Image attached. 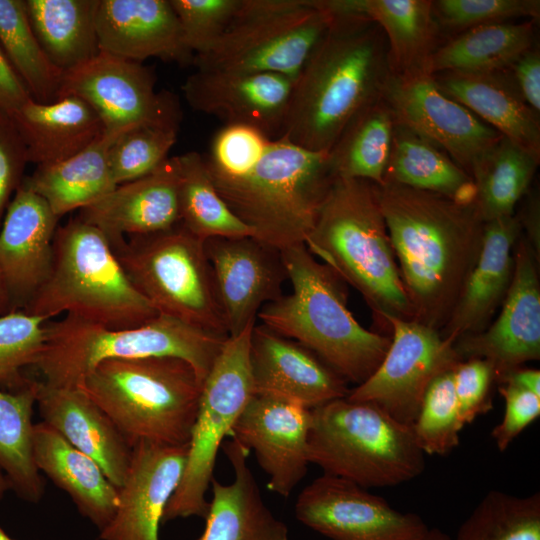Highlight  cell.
<instances>
[{
  "label": "cell",
  "instance_id": "cell-28",
  "mask_svg": "<svg viewBox=\"0 0 540 540\" xmlns=\"http://www.w3.org/2000/svg\"><path fill=\"white\" fill-rule=\"evenodd\" d=\"M223 451L234 479L224 484L213 478L204 531L199 540H289L287 526L266 506L247 462L249 450L235 439Z\"/></svg>",
  "mask_w": 540,
  "mask_h": 540
},
{
  "label": "cell",
  "instance_id": "cell-3",
  "mask_svg": "<svg viewBox=\"0 0 540 540\" xmlns=\"http://www.w3.org/2000/svg\"><path fill=\"white\" fill-rule=\"evenodd\" d=\"M281 255L292 292L261 308V324L315 353L347 382L363 383L382 362L390 335L356 321L347 307L345 282L305 244Z\"/></svg>",
  "mask_w": 540,
  "mask_h": 540
},
{
  "label": "cell",
  "instance_id": "cell-36",
  "mask_svg": "<svg viewBox=\"0 0 540 540\" xmlns=\"http://www.w3.org/2000/svg\"><path fill=\"white\" fill-rule=\"evenodd\" d=\"M98 0H25L33 32L50 62L63 73L99 52Z\"/></svg>",
  "mask_w": 540,
  "mask_h": 540
},
{
  "label": "cell",
  "instance_id": "cell-54",
  "mask_svg": "<svg viewBox=\"0 0 540 540\" xmlns=\"http://www.w3.org/2000/svg\"><path fill=\"white\" fill-rule=\"evenodd\" d=\"M523 210L517 213L522 225V230L527 241L531 244L533 250L539 255V215L540 205L539 196L533 192L528 195Z\"/></svg>",
  "mask_w": 540,
  "mask_h": 540
},
{
  "label": "cell",
  "instance_id": "cell-33",
  "mask_svg": "<svg viewBox=\"0 0 540 540\" xmlns=\"http://www.w3.org/2000/svg\"><path fill=\"white\" fill-rule=\"evenodd\" d=\"M118 136L104 132L73 157L37 166L24 177L22 185L42 197L59 218L93 204L117 186L110 169L109 149Z\"/></svg>",
  "mask_w": 540,
  "mask_h": 540
},
{
  "label": "cell",
  "instance_id": "cell-6",
  "mask_svg": "<svg viewBox=\"0 0 540 540\" xmlns=\"http://www.w3.org/2000/svg\"><path fill=\"white\" fill-rule=\"evenodd\" d=\"M21 311L47 319L65 313L112 329L138 327L159 314L103 232L78 216L58 226L49 277Z\"/></svg>",
  "mask_w": 540,
  "mask_h": 540
},
{
  "label": "cell",
  "instance_id": "cell-23",
  "mask_svg": "<svg viewBox=\"0 0 540 540\" xmlns=\"http://www.w3.org/2000/svg\"><path fill=\"white\" fill-rule=\"evenodd\" d=\"M188 445L140 443L131 463L110 523L101 540H159V526L168 501L182 477Z\"/></svg>",
  "mask_w": 540,
  "mask_h": 540
},
{
  "label": "cell",
  "instance_id": "cell-48",
  "mask_svg": "<svg viewBox=\"0 0 540 540\" xmlns=\"http://www.w3.org/2000/svg\"><path fill=\"white\" fill-rule=\"evenodd\" d=\"M271 139L258 129L241 124H224L214 135L204 157L212 177L233 178L250 170L263 155Z\"/></svg>",
  "mask_w": 540,
  "mask_h": 540
},
{
  "label": "cell",
  "instance_id": "cell-49",
  "mask_svg": "<svg viewBox=\"0 0 540 540\" xmlns=\"http://www.w3.org/2000/svg\"><path fill=\"white\" fill-rule=\"evenodd\" d=\"M452 377L459 419L464 427L492 408L490 388L494 373L489 362L472 358L459 361L452 369Z\"/></svg>",
  "mask_w": 540,
  "mask_h": 540
},
{
  "label": "cell",
  "instance_id": "cell-46",
  "mask_svg": "<svg viewBox=\"0 0 540 540\" xmlns=\"http://www.w3.org/2000/svg\"><path fill=\"white\" fill-rule=\"evenodd\" d=\"M432 7L440 33L453 36L480 25L540 18L539 0H436Z\"/></svg>",
  "mask_w": 540,
  "mask_h": 540
},
{
  "label": "cell",
  "instance_id": "cell-57",
  "mask_svg": "<svg viewBox=\"0 0 540 540\" xmlns=\"http://www.w3.org/2000/svg\"><path fill=\"white\" fill-rule=\"evenodd\" d=\"M416 540H452V538L439 528H429V530Z\"/></svg>",
  "mask_w": 540,
  "mask_h": 540
},
{
  "label": "cell",
  "instance_id": "cell-37",
  "mask_svg": "<svg viewBox=\"0 0 540 540\" xmlns=\"http://www.w3.org/2000/svg\"><path fill=\"white\" fill-rule=\"evenodd\" d=\"M395 124L393 112L383 97L360 110L328 151L334 176L382 185Z\"/></svg>",
  "mask_w": 540,
  "mask_h": 540
},
{
  "label": "cell",
  "instance_id": "cell-13",
  "mask_svg": "<svg viewBox=\"0 0 540 540\" xmlns=\"http://www.w3.org/2000/svg\"><path fill=\"white\" fill-rule=\"evenodd\" d=\"M153 70L103 51L63 73L57 99L76 96L101 119L104 132L120 135L139 126L179 128L182 111L169 91H156Z\"/></svg>",
  "mask_w": 540,
  "mask_h": 540
},
{
  "label": "cell",
  "instance_id": "cell-30",
  "mask_svg": "<svg viewBox=\"0 0 540 540\" xmlns=\"http://www.w3.org/2000/svg\"><path fill=\"white\" fill-rule=\"evenodd\" d=\"M29 163H56L78 154L104 133L96 111L76 96L50 103L31 99L11 116Z\"/></svg>",
  "mask_w": 540,
  "mask_h": 540
},
{
  "label": "cell",
  "instance_id": "cell-11",
  "mask_svg": "<svg viewBox=\"0 0 540 540\" xmlns=\"http://www.w3.org/2000/svg\"><path fill=\"white\" fill-rule=\"evenodd\" d=\"M332 14L321 0H242L230 26L199 70L274 73L295 81Z\"/></svg>",
  "mask_w": 540,
  "mask_h": 540
},
{
  "label": "cell",
  "instance_id": "cell-42",
  "mask_svg": "<svg viewBox=\"0 0 540 540\" xmlns=\"http://www.w3.org/2000/svg\"><path fill=\"white\" fill-rule=\"evenodd\" d=\"M452 540H540V494L488 492Z\"/></svg>",
  "mask_w": 540,
  "mask_h": 540
},
{
  "label": "cell",
  "instance_id": "cell-17",
  "mask_svg": "<svg viewBox=\"0 0 540 540\" xmlns=\"http://www.w3.org/2000/svg\"><path fill=\"white\" fill-rule=\"evenodd\" d=\"M461 360L484 359L498 384L513 370L540 359L539 255L523 232L514 248V272L497 317L480 333L459 338Z\"/></svg>",
  "mask_w": 540,
  "mask_h": 540
},
{
  "label": "cell",
  "instance_id": "cell-51",
  "mask_svg": "<svg viewBox=\"0 0 540 540\" xmlns=\"http://www.w3.org/2000/svg\"><path fill=\"white\" fill-rule=\"evenodd\" d=\"M505 402L501 422L491 436L497 449L504 452L514 439L540 415V396L510 382L499 384Z\"/></svg>",
  "mask_w": 540,
  "mask_h": 540
},
{
  "label": "cell",
  "instance_id": "cell-59",
  "mask_svg": "<svg viewBox=\"0 0 540 540\" xmlns=\"http://www.w3.org/2000/svg\"><path fill=\"white\" fill-rule=\"evenodd\" d=\"M0 540H14L0 527Z\"/></svg>",
  "mask_w": 540,
  "mask_h": 540
},
{
  "label": "cell",
  "instance_id": "cell-47",
  "mask_svg": "<svg viewBox=\"0 0 540 540\" xmlns=\"http://www.w3.org/2000/svg\"><path fill=\"white\" fill-rule=\"evenodd\" d=\"M184 42L195 56L209 52L224 35L242 0H170Z\"/></svg>",
  "mask_w": 540,
  "mask_h": 540
},
{
  "label": "cell",
  "instance_id": "cell-39",
  "mask_svg": "<svg viewBox=\"0 0 540 540\" xmlns=\"http://www.w3.org/2000/svg\"><path fill=\"white\" fill-rule=\"evenodd\" d=\"M179 173L180 224L192 235L210 238L254 237V231L229 208L217 191L204 156H175Z\"/></svg>",
  "mask_w": 540,
  "mask_h": 540
},
{
  "label": "cell",
  "instance_id": "cell-19",
  "mask_svg": "<svg viewBox=\"0 0 540 540\" xmlns=\"http://www.w3.org/2000/svg\"><path fill=\"white\" fill-rule=\"evenodd\" d=\"M311 410L266 395H253L237 419L231 438L252 450L268 476L267 488L287 498L310 464Z\"/></svg>",
  "mask_w": 540,
  "mask_h": 540
},
{
  "label": "cell",
  "instance_id": "cell-12",
  "mask_svg": "<svg viewBox=\"0 0 540 540\" xmlns=\"http://www.w3.org/2000/svg\"><path fill=\"white\" fill-rule=\"evenodd\" d=\"M255 325L225 340L203 381L184 471L166 505L162 523L190 516L206 517V493L214 478L218 451L255 395L249 359Z\"/></svg>",
  "mask_w": 540,
  "mask_h": 540
},
{
  "label": "cell",
  "instance_id": "cell-24",
  "mask_svg": "<svg viewBox=\"0 0 540 540\" xmlns=\"http://www.w3.org/2000/svg\"><path fill=\"white\" fill-rule=\"evenodd\" d=\"M95 24L100 51L140 63L193 64L170 0H98Z\"/></svg>",
  "mask_w": 540,
  "mask_h": 540
},
{
  "label": "cell",
  "instance_id": "cell-38",
  "mask_svg": "<svg viewBox=\"0 0 540 540\" xmlns=\"http://www.w3.org/2000/svg\"><path fill=\"white\" fill-rule=\"evenodd\" d=\"M540 157L502 137L475 165L474 204L484 222L512 216L528 193Z\"/></svg>",
  "mask_w": 540,
  "mask_h": 540
},
{
  "label": "cell",
  "instance_id": "cell-25",
  "mask_svg": "<svg viewBox=\"0 0 540 540\" xmlns=\"http://www.w3.org/2000/svg\"><path fill=\"white\" fill-rule=\"evenodd\" d=\"M179 173L175 156L137 180L117 185L78 217L115 244L127 237L164 232L180 224Z\"/></svg>",
  "mask_w": 540,
  "mask_h": 540
},
{
  "label": "cell",
  "instance_id": "cell-20",
  "mask_svg": "<svg viewBox=\"0 0 540 540\" xmlns=\"http://www.w3.org/2000/svg\"><path fill=\"white\" fill-rule=\"evenodd\" d=\"M294 80L279 74L196 69L182 91L192 109L224 124L254 127L279 138Z\"/></svg>",
  "mask_w": 540,
  "mask_h": 540
},
{
  "label": "cell",
  "instance_id": "cell-32",
  "mask_svg": "<svg viewBox=\"0 0 540 540\" xmlns=\"http://www.w3.org/2000/svg\"><path fill=\"white\" fill-rule=\"evenodd\" d=\"M331 13H351L374 21L388 45L392 74L423 68L440 45L431 0H321Z\"/></svg>",
  "mask_w": 540,
  "mask_h": 540
},
{
  "label": "cell",
  "instance_id": "cell-18",
  "mask_svg": "<svg viewBox=\"0 0 540 540\" xmlns=\"http://www.w3.org/2000/svg\"><path fill=\"white\" fill-rule=\"evenodd\" d=\"M204 246L228 336H236L256 324L264 305L283 295L288 277L281 251L254 237L210 238Z\"/></svg>",
  "mask_w": 540,
  "mask_h": 540
},
{
  "label": "cell",
  "instance_id": "cell-10",
  "mask_svg": "<svg viewBox=\"0 0 540 540\" xmlns=\"http://www.w3.org/2000/svg\"><path fill=\"white\" fill-rule=\"evenodd\" d=\"M204 242L179 224L111 246L134 287L159 314L229 337Z\"/></svg>",
  "mask_w": 540,
  "mask_h": 540
},
{
  "label": "cell",
  "instance_id": "cell-31",
  "mask_svg": "<svg viewBox=\"0 0 540 540\" xmlns=\"http://www.w3.org/2000/svg\"><path fill=\"white\" fill-rule=\"evenodd\" d=\"M33 453L38 470L68 493L78 511L103 530L115 514L119 493L97 462L43 421L34 425Z\"/></svg>",
  "mask_w": 540,
  "mask_h": 540
},
{
  "label": "cell",
  "instance_id": "cell-53",
  "mask_svg": "<svg viewBox=\"0 0 540 540\" xmlns=\"http://www.w3.org/2000/svg\"><path fill=\"white\" fill-rule=\"evenodd\" d=\"M31 99L30 92L0 44V108L11 117Z\"/></svg>",
  "mask_w": 540,
  "mask_h": 540
},
{
  "label": "cell",
  "instance_id": "cell-7",
  "mask_svg": "<svg viewBox=\"0 0 540 540\" xmlns=\"http://www.w3.org/2000/svg\"><path fill=\"white\" fill-rule=\"evenodd\" d=\"M79 388L133 449L140 443L188 445L202 382L183 359L143 357L105 360Z\"/></svg>",
  "mask_w": 540,
  "mask_h": 540
},
{
  "label": "cell",
  "instance_id": "cell-40",
  "mask_svg": "<svg viewBox=\"0 0 540 540\" xmlns=\"http://www.w3.org/2000/svg\"><path fill=\"white\" fill-rule=\"evenodd\" d=\"M34 404L36 380L19 391L0 390V469L10 489L31 503H37L44 491L33 453Z\"/></svg>",
  "mask_w": 540,
  "mask_h": 540
},
{
  "label": "cell",
  "instance_id": "cell-1",
  "mask_svg": "<svg viewBox=\"0 0 540 540\" xmlns=\"http://www.w3.org/2000/svg\"><path fill=\"white\" fill-rule=\"evenodd\" d=\"M374 186L414 320L440 331L479 256L484 221L474 202Z\"/></svg>",
  "mask_w": 540,
  "mask_h": 540
},
{
  "label": "cell",
  "instance_id": "cell-4",
  "mask_svg": "<svg viewBox=\"0 0 540 540\" xmlns=\"http://www.w3.org/2000/svg\"><path fill=\"white\" fill-rule=\"evenodd\" d=\"M305 246L364 298L380 329L414 320L373 183L337 177Z\"/></svg>",
  "mask_w": 540,
  "mask_h": 540
},
{
  "label": "cell",
  "instance_id": "cell-58",
  "mask_svg": "<svg viewBox=\"0 0 540 540\" xmlns=\"http://www.w3.org/2000/svg\"><path fill=\"white\" fill-rule=\"evenodd\" d=\"M9 489H10L9 482L5 474L3 473V471L0 469V499L4 496V494Z\"/></svg>",
  "mask_w": 540,
  "mask_h": 540
},
{
  "label": "cell",
  "instance_id": "cell-55",
  "mask_svg": "<svg viewBox=\"0 0 540 540\" xmlns=\"http://www.w3.org/2000/svg\"><path fill=\"white\" fill-rule=\"evenodd\" d=\"M510 382L540 396V371L520 367L510 372L499 384Z\"/></svg>",
  "mask_w": 540,
  "mask_h": 540
},
{
  "label": "cell",
  "instance_id": "cell-29",
  "mask_svg": "<svg viewBox=\"0 0 540 540\" xmlns=\"http://www.w3.org/2000/svg\"><path fill=\"white\" fill-rule=\"evenodd\" d=\"M437 86L503 137L540 157V113L519 94L507 70L446 71L433 75Z\"/></svg>",
  "mask_w": 540,
  "mask_h": 540
},
{
  "label": "cell",
  "instance_id": "cell-34",
  "mask_svg": "<svg viewBox=\"0 0 540 540\" xmlns=\"http://www.w3.org/2000/svg\"><path fill=\"white\" fill-rule=\"evenodd\" d=\"M534 20L476 26L458 33L428 57L423 69L430 75L446 71L493 72L506 70L536 44Z\"/></svg>",
  "mask_w": 540,
  "mask_h": 540
},
{
  "label": "cell",
  "instance_id": "cell-26",
  "mask_svg": "<svg viewBox=\"0 0 540 540\" xmlns=\"http://www.w3.org/2000/svg\"><path fill=\"white\" fill-rule=\"evenodd\" d=\"M523 230L517 213L484 222L482 246L442 338L455 343L485 330L500 309L514 272V248Z\"/></svg>",
  "mask_w": 540,
  "mask_h": 540
},
{
  "label": "cell",
  "instance_id": "cell-44",
  "mask_svg": "<svg viewBox=\"0 0 540 540\" xmlns=\"http://www.w3.org/2000/svg\"><path fill=\"white\" fill-rule=\"evenodd\" d=\"M411 427L425 455H446L459 445L463 426L459 419L452 369L430 383Z\"/></svg>",
  "mask_w": 540,
  "mask_h": 540
},
{
  "label": "cell",
  "instance_id": "cell-43",
  "mask_svg": "<svg viewBox=\"0 0 540 540\" xmlns=\"http://www.w3.org/2000/svg\"><path fill=\"white\" fill-rule=\"evenodd\" d=\"M48 320L21 310L0 316V390L19 391L33 382L24 370L40 357Z\"/></svg>",
  "mask_w": 540,
  "mask_h": 540
},
{
  "label": "cell",
  "instance_id": "cell-52",
  "mask_svg": "<svg viewBox=\"0 0 540 540\" xmlns=\"http://www.w3.org/2000/svg\"><path fill=\"white\" fill-rule=\"evenodd\" d=\"M521 97L540 113V51L534 44L522 53L507 69Z\"/></svg>",
  "mask_w": 540,
  "mask_h": 540
},
{
  "label": "cell",
  "instance_id": "cell-45",
  "mask_svg": "<svg viewBox=\"0 0 540 540\" xmlns=\"http://www.w3.org/2000/svg\"><path fill=\"white\" fill-rule=\"evenodd\" d=\"M179 128L139 126L122 134L109 149V164L116 185L147 176L169 157Z\"/></svg>",
  "mask_w": 540,
  "mask_h": 540
},
{
  "label": "cell",
  "instance_id": "cell-56",
  "mask_svg": "<svg viewBox=\"0 0 540 540\" xmlns=\"http://www.w3.org/2000/svg\"><path fill=\"white\" fill-rule=\"evenodd\" d=\"M12 311L10 297L0 274V316Z\"/></svg>",
  "mask_w": 540,
  "mask_h": 540
},
{
  "label": "cell",
  "instance_id": "cell-35",
  "mask_svg": "<svg viewBox=\"0 0 540 540\" xmlns=\"http://www.w3.org/2000/svg\"><path fill=\"white\" fill-rule=\"evenodd\" d=\"M384 183L474 202L472 177L437 146L397 122Z\"/></svg>",
  "mask_w": 540,
  "mask_h": 540
},
{
  "label": "cell",
  "instance_id": "cell-5",
  "mask_svg": "<svg viewBox=\"0 0 540 540\" xmlns=\"http://www.w3.org/2000/svg\"><path fill=\"white\" fill-rule=\"evenodd\" d=\"M211 178L254 238L279 251L305 244L336 179L328 152L311 151L283 137L271 139L246 173Z\"/></svg>",
  "mask_w": 540,
  "mask_h": 540
},
{
  "label": "cell",
  "instance_id": "cell-22",
  "mask_svg": "<svg viewBox=\"0 0 540 540\" xmlns=\"http://www.w3.org/2000/svg\"><path fill=\"white\" fill-rule=\"evenodd\" d=\"M59 219L22 184L9 203L0 227V274L12 311L23 310L49 277Z\"/></svg>",
  "mask_w": 540,
  "mask_h": 540
},
{
  "label": "cell",
  "instance_id": "cell-21",
  "mask_svg": "<svg viewBox=\"0 0 540 540\" xmlns=\"http://www.w3.org/2000/svg\"><path fill=\"white\" fill-rule=\"evenodd\" d=\"M250 368L257 395L281 398L307 409L347 397V381L315 353L264 325L250 340Z\"/></svg>",
  "mask_w": 540,
  "mask_h": 540
},
{
  "label": "cell",
  "instance_id": "cell-2",
  "mask_svg": "<svg viewBox=\"0 0 540 540\" xmlns=\"http://www.w3.org/2000/svg\"><path fill=\"white\" fill-rule=\"evenodd\" d=\"M331 14L294 81L280 135L316 152H328L349 121L382 97L391 74L381 28L360 15Z\"/></svg>",
  "mask_w": 540,
  "mask_h": 540
},
{
  "label": "cell",
  "instance_id": "cell-27",
  "mask_svg": "<svg viewBox=\"0 0 540 540\" xmlns=\"http://www.w3.org/2000/svg\"><path fill=\"white\" fill-rule=\"evenodd\" d=\"M36 404L44 423L95 460L117 489L124 484L132 448L82 389L36 381Z\"/></svg>",
  "mask_w": 540,
  "mask_h": 540
},
{
  "label": "cell",
  "instance_id": "cell-41",
  "mask_svg": "<svg viewBox=\"0 0 540 540\" xmlns=\"http://www.w3.org/2000/svg\"><path fill=\"white\" fill-rule=\"evenodd\" d=\"M0 44L36 102L57 99L63 72L48 59L31 27L25 0H0Z\"/></svg>",
  "mask_w": 540,
  "mask_h": 540
},
{
  "label": "cell",
  "instance_id": "cell-16",
  "mask_svg": "<svg viewBox=\"0 0 540 540\" xmlns=\"http://www.w3.org/2000/svg\"><path fill=\"white\" fill-rule=\"evenodd\" d=\"M294 510L299 522L331 540H416L429 530L418 514L327 474L300 492Z\"/></svg>",
  "mask_w": 540,
  "mask_h": 540
},
{
  "label": "cell",
  "instance_id": "cell-14",
  "mask_svg": "<svg viewBox=\"0 0 540 540\" xmlns=\"http://www.w3.org/2000/svg\"><path fill=\"white\" fill-rule=\"evenodd\" d=\"M390 346L374 373L347 398L371 402L401 423L412 425L430 383L461 361L454 344L415 320L385 318Z\"/></svg>",
  "mask_w": 540,
  "mask_h": 540
},
{
  "label": "cell",
  "instance_id": "cell-50",
  "mask_svg": "<svg viewBox=\"0 0 540 540\" xmlns=\"http://www.w3.org/2000/svg\"><path fill=\"white\" fill-rule=\"evenodd\" d=\"M28 163L25 145L12 118L0 108V227Z\"/></svg>",
  "mask_w": 540,
  "mask_h": 540
},
{
  "label": "cell",
  "instance_id": "cell-9",
  "mask_svg": "<svg viewBox=\"0 0 540 540\" xmlns=\"http://www.w3.org/2000/svg\"><path fill=\"white\" fill-rule=\"evenodd\" d=\"M310 464L365 489L393 487L423 473L412 427L371 402L336 399L311 410Z\"/></svg>",
  "mask_w": 540,
  "mask_h": 540
},
{
  "label": "cell",
  "instance_id": "cell-15",
  "mask_svg": "<svg viewBox=\"0 0 540 540\" xmlns=\"http://www.w3.org/2000/svg\"><path fill=\"white\" fill-rule=\"evenodd\" d=\"M382 97L395 121L425 138L470 176L478 161L503 136L447 96L423 68L390 74Z\"/></svg>",
  "mask_w": 540,
  "mask_h": 540
},
{
  "label": "cell",
  "instance_id": "cell-8",
  "mask_svg": "<svg viewBox=\"0 0 540 540\" xmlns=\"http://www.w3.org/2000/svg\"><path fill=\"white\" fill-rule=\"evenodd\" d=\"M227 338L164 314L125 329L65 315L46 324L45 343L34 367L50 385L79 388L105 360L176 357L188 362L203 384Z\"/></svg>",
  "mask_w": 540,
  "mask_h": 540
}]
</instances>
